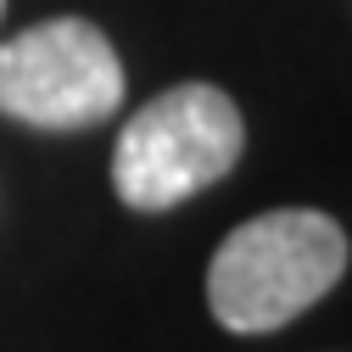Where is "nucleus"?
Here are the masks:
<instances>
[{"instance_id": "f257e3e1", "label": "nucleus", "mask_w": 352, "mask_h": 352, "mask_svg": "<svg viewBox=\"0 0 352 352\" xmlns=\"http://www.w3.org/2000/svg\"><path fill=\"white\" fill-rule=\"evenodd\" d=\"M346 274V230L314 207H274L224 235L207 269V307L235 336H269Z\"/></svg>"}, {"instance_id": "f03ea898", "label": "nucleus", "mask_w": 352, "mask_h": 352, "mask_svg": "<svg viewBox=\"0 0 352 352\" xmlns=\"http://www.w3.org/2000/svg\"><path fill=\"white\" fill-rule=\"evenodd\" d=\"M246 151L241 107L218 84H173L123 123L112 185L135 212H168L218 185Z\"/></svg>"}, {"instance_id": "7ed1b4c3", "label": "nucleus", "mask_w": 352, "mask_h": 352, "mask_svg": "<svg viewBox=\"0 0 352 352\" xmlns=\"http://www.w3.org/2000/svg\"><path fill=\"white\" fill-rule=\"evenodd\" d=\"M123 107V62L84 17H45L0 45V112L34 129H90Z\"/></svg>"}, {"instance_id": "20e7f679", "label": "nucleus", "mask_w": 352, "mask_h": 352, "mask_svg": "<svg viewBox=\"0 0 352 352\" xmlns=\"http://www.w3.org/2000/svg\"><path fill=\"white\" fill-rule=\"evenodd\" d=\"M0 12H6V0H0Z\"/></svg>"}]
</instances>
